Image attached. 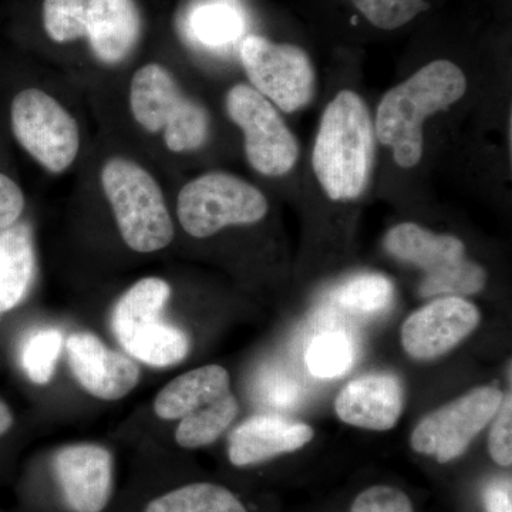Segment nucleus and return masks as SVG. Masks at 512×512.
I'll use <instances>...</instances> for the list:
<instances>
[{
  "mask_svg": "<svg viewBox=\"0 0 512 512\" xmlns=\"http://www.w3.org/2000/svg\"><path fill=\"white\" fill-rule=\"evenodd\" d=\"M375 127L362 97L343 90L323 111L312 151V167L330 200H353L369 183Z\"/></svg>",
  "mask_w": 512,
  "mask_h": 512,
  "instance_id": "obj_1",
  "label": "nucleus"
},
{
  "mask_svg": "<svg viewBox=\"0 0 512 512\" xmlns=\"http://www.w3.org/2000/svg\"><path fill=\"white\" fill-rule=\"evenodd\" d=\"M466 90V76L457 64L448 60L426 64L384 94L377 107L375 136L392 148L400 167H414L423 156L424 120L453 106Z\"/></svg>",
  "mask_w": 512,
  "mask_h": 512,
  "instance_id": "obj_2",
  "label": "nucleus"
},
{
  "mask_svg": "<svg viewBox=\"0 0 512 512\" xmlns=\"http://www.w3.org/2000/svg\"><path fill=\"white\" fill-rule=\"evenodd\" d=\"M154 412L163 420H180L175 440L181 447L210 446L238 414L227 369L207 365L175 377L157 394Z\"/></svg>",
  "mask_w": 512,
  "mask_h": 512,
  "instance_id": "obj_3",
  "label": "nucleus"
},
{
  "mask_svg": "<svg viewBox=\"0 0 512 512\" xmlns=\"http://www.w3.org/2000/svg\"><path fill=\"white\" fill-rule=\"evenodd\" d=\"M43 26L56 43L86 37L96 59L116 66L140 42V9L134 0H45Z\"/></svg>",
  "mask_w": 512,
  "mask_h": 512,
  "instance_id": "obj_4",
  "label": "nucleus"
},
{
  "mask_svg": "<svg viewBox=\"0 0 512 512\" xmlns=\"http://www.w3.org/2000/svg\"><path fill=\"white\" fill-rule=\"evenodd\" d=\"M101 185L127 247L141 254L171 244L174 225L163 191L146 168L113 157L101 170Z\"/></svg>",
  "mask_w": 512,
  "mask_h": 512,
  "instance_id": "obj_5",
  "label": "nucleus"
},
{
  "mask_svg": "<svg viewBox=\"0 0 512 512\" xmlns=\"http://www.w3.org/2000/svg\"><path fill=\"white\" fill-rule=\"evenodd\" d=\"M171 286L161 278L136 282L117 302L111 328L128 355L151 367H171L190 353L187 333L163 320Z\"/></svg>",
  "mask_w": 512,
  "mask_h": 512,
  "instance_id": "obj_6",
  "label": "nucleus"
},
{
  "mask_svg": "<svg viewBox=\"0 0 512 512\" xmlns=\"http://www.w3.org/2000/svg\"><path fill=\"white\" fill-rule=\"evenodd\" d=\"M130 109L148 133H163L173 153L200 150L210 137V114L183 92L173 74L158 63L138 69L131 80Z\"/></svg>",
  "mask_w": 512,
  "mask_h": 512,
  "instance_id": "obj_7",
  "label": "nucleus"
},
{
  "mask_svg": "<svg viewBox=\"0 0 512 512\" xmlns=\"http://www.w3.org/2000/svg\"><path fill=\"white\" fill-rule=\"evenodd\" d=\"M383 244L394 258L424 272L419 288L423 298L473 295L487 282L484 269L468 261L463 241L453 235L434 234L406 222L390 229Z\"/></svg>",
  "mask_w": 512,
  "mask_h": 512,
  "instance_id": "obj_8",
  "label": "nucleus"
},
{
  "mask_svg": "<svg viewBox=\"0 0 512 512\" xmlns=\"http://www.w3.org/2000/svg\"><path fill=\"white\" fill-rule=\"evenodd\" d=\"M268 201L254 185L227 173H208L185 184L177 201L181 227L194 238H208L229 225L255 224Z\"/></svg>",
  "mask_w": 512,
  "mask_h": 512,
  "instance_id": "obj_9",
  "label": "nucleus"
},
{
  "mask_svg": "<svg viewBox=\"0 0 512 512\" xmlns=\"http://www.w3.org/2000/svg\"><path fill=\"white\" fill-rule=\"evenodd\" d=\"M10 123L20 146L50 173H63L76 160L80 150L77 121L43 90L26 89L16 94Z\"/></svg>",
  "mask_w": 512,
  "mask_h": 512,
  "instance_id": "obj_10",
  "label": "nucleus"
},
{
  "mask_svg": "<svg viewBox=\"0 0 512 512\" xmlns=\"http://www.w3.org/2000/svg\"><path fill=\"white\" fill-rule=\"evenodd\" d=\"M241 60L252 87L285 113L312 100L315 69L302 47L249 35L241 43Z\"/></svg>",
  "mask_w": 512,
  "mask_h": 512,
  "instance_id": "obj_11",
  "label": "nucleus"
},
{
  "mask_svg": "<svg viewBox=\"0 0 512 512\" xmlns=\"http://www.w3.org/2000/svg\"><path fill=\"white\" fill-rule=\"evenodd\" d=\"M504 393L493 386L470 390L453 402L427 414L410 439L416 453L446 464L466 453L478 434L494 419Z\"/></svg>",
  "mask_w": 512,
  "mask_h": 512,
  "instance_id": "obj_12",
  "label": "nucleus"
},
{
  "mask_svg": "<svg viewBox=\"0 0 512 512\" xmlns=\"http://www.w3.org/2000/svg\"><path fill=\"white\" fill-rule=\"evenodd\" d=\"M229 119L244 133L248 163L266 177H281L295 167L299 146L274 104L248 84H237L227 94Z\"/></svg>",
  "mask_w": 512,
  "mask_h": 512,
  "instance_id": "obj_13",
  "label": "nucleus"
},
{
  "mask_svg": "<svg viewBox=\"0 0 512 512\" xmlns=\"http://www.w3.org/2000/svg\"><path fill=\"white\" fill-rule=\"evenodd\" d=\"M480 322L477 306L461 296L434 299L403 323L404 352L416 360L437 359L460 345Z\"/></svg>",
  "mask_w": 512,
  "mask_h": 512,
  "instance_id": "obj_14",
  "label": "nucleus"
},
{
  "mask_svg": "<svg viewBox=\"0 0 512 512\" xmlns=\"http://www.w3.org/2000/svg\"><path fill=\"white\" fill-rule=\"evenodd\" d=\"M73 376L87 393L100 400L123 399L140 382V369L131 357L111 350L93 333H73L66 342Z\"/></svg>",
  "mask_w": 512,
  "mask_h": 512,
  "instance_id": "obj_15",
  "label": "nucleus"
},
{
  "mask_svg": "<svg viewBox=\"0 0 512 512\" xmlns=\"http://www.w3.org/2000/svg\"><path fill=\"white\" fill-rule=\"evenodd\" d=\"M55 474L73 512H101L113 491V456L97 444H74L56 454Z\"/></svg>",
  "mask_w": 512,
  "mask_h": 512,
  "instance_id": "obj_16",
  "label": "nucleus"
},
{
  "mask_svg": "<svg viewBox=\"0 0 512 512\" xmlns=\"http://www.w3.org/2000/svg\"><path fill=\"white\" fill-rule=\"evenodd\" d=\"M343 423L373 431L392 430L404 410L402 379L393 373H370L352 380L335 400Z\"/></svg>",
  "mask_w": 512,
  "mask_h": 512,
  "instance_id": "obj_17",
  "label": "nucleus"
},
{
  "mask_svg": "<svg viewBox=\"0 0 512 512\" xmlns=\"http://www.w3.org/2000/svg\"><path fill=\"white\" fill-rule=\"evenodd\" d=\"M315 436L301 421L272 414H259L239 424L229 436L228 457L234 466L264 463L305 447Z\"/></svg>",
  "mask_w": 512,
  "mask_h": 512,
  "instance_id": "obj_18",
  "label": "nucleus"
},
{
  "mask_svg": "<svg viewBox=\"0 0 512 512\" xmlns=\"http://www.w3.org/2000/svg\"><path fill=\"white\" fill-rule=\"evenodd\" d=\"M35 265L28 225L15 224L0 231V315L23 301L32 285Z\"/></svg>",
  "mask_w": 512,
  "mask_h": 512,
  "instance_id": "obj_19",
  "label": "nucleus"
},
{
  "mask_svg": "<svg viewBox=\"0 0 512 512\" xmlns=\"http://www.w3.org/2000/svg\"><path fill=\"white\" fill-rule=\"evenodd\" d=\"M241 10L229 0H212L195 6L188 18V32L195 42L205 47L231 45L244 32Z\"/></svg>",
  "mask_w": 512,
  "mask_h": 512,
  "instance_id": "obj_20",
  "label": "nucleus"
},
{
  "mask_svg": "<svg viewBox=\"0 0 512 512\" xmlns=\"http://www.w3.org/2000/svg\"><path fill=\"white\" fill-rule=\"evenodd\" d=\"M144 512H248L227 488L195 483L161 495Z\"/></svg>",
  "mask_w": 512,
  "mask_h": 512,
  "instance_id": "obj_21",
  "label": "nucleus"
},
{
  "mask_svg": "<svg viewBox=\"0 0 512 512\" xmlns=\"http://www.w3.org/2000/svg\"><path fill=\"white\" fill-rule=\"evenodd\" d=\"M336 301L349 311L377 313L392 305L394 285L380 274L353 276L335 293Z\"/></svg>",
  "mask_w": 512,
  "mask_h": 512,
  "instance_id": "obj_22",
  "label": "nucleus"
},
{
  "mask_svg": "<svg viewBox=\"0 0 512 512\" xmlns=\"http://www.w3.org/2000/svg\"><path fill=\"white\" fill-rule=\"evenodd\" d=\"M62 346L63 335L57 329L36 330L26 338L20 360L33 383L47 384L53 379Z\"/></svg>",
  "mask_w": 512,
  "mask_h": 512,
  "instance_id": "obj_23",
  "label": "nucleus"
},
{
  "mask_svg": "<svg viewBox=\"0 0 512 512\" xmlns=\"http://www.w3.org/2000/svg\"><path fill=\"white\" fill-rule=\"evenodd\" d=\"M306 365L319 379L342 377L353 365L352 343L342 333L319 336L309 346Z\"/></svg>",
  "mask_w": 512,
  "mask_h": 512,
  "instance_id": "obj_24",
  "label": "nucleus"
},
{
  "mask_svg": "<svg viewBox=\"0 0 512 512\" xmlns=\"http://www.w3.org/2000/svg\"><path fill=\"white\" fill-rule=\"evenodd\" d=\"M356 9L377 29L394 30L424 12L426 0H352Z\"/></svg>",
  "mask_w": 512,
  "mask_h": 512,
  "instance_id": "obj_25",
  "label": "nucleus"
},
{
  "mask_svg": "<svg viewBox=\"0 0 512 512\" xmlns=\"http://www.w3.org/2000/svg\"><path fill=\"white\" fill-rule=\"evenodd\" d=\"M350 512H414V508L399 488L375 485L357 495Z\"/></svg>",
  "mask_w": 512,
  "mask_h": 512,
  "instance_id": "obj_26",
  "label": "nucleus"
},
{
  "mask_svg": "<svg viewBox=\"0 0 512 512\" xmlns=\"http://www.w3.org/2000/svg\"><path fill=\"white\" fill-rule=\"evenodd\" d=\"M490 436H488V450L495 463L503 467L512 464V400L511 394L504 396L500 409L495 414Z\"/></svg>",
  "mask_w": 512,
  "mask_h": 512,
  "instance_id": "obj_27",
  "label": "nucleus"
},
{
  "mask_svg": "<svg viewBox=\"0 0 512 512\" xmlns=\"http://www.w3.org/2000/svg\"><path fill=\"white\" fill-rule=\"evenodd\" d=\"M25 210V195L8 175L0 173V231L18 222Z\"/></svg>",
  "mask_w": 512,
  "mask_h": 512,
  "instance_id": "obj_28",
  "label": "nucleus"
},
{
  "mask_svg": "<svg viewBox=\"0 0 512 512\" xmlns=\"http://www.w3.org/2000/svg\"><path fill=\"white\" fill-rule=\"evenodd\" d=\"M487 512H512L510 480H495L487 485L484 493Z\"/></svg>",
  "mask_w": 512,
  "mask_h": 512,
  "instance_id": "obj_29",
  "label": "nucleus"
},
{
  "mask_svg": "<svg viewBox=\"0 0 512 512\" xmlns=\"http://www.w3.org/2000/svg\"><path fill=\"white\" fill-rule=\"evenodd\" d=\"M12 424V412H10L9 407L0 400V436H3V434L12 427Z\"/></svg>",
  "mask_w": 512,
  "mask_h": 512,
  "instance_id": "obj_30",
  "label": "nucleus"
}]
</instances>
